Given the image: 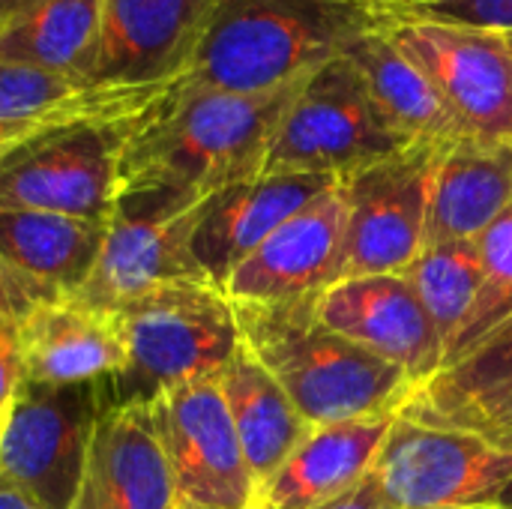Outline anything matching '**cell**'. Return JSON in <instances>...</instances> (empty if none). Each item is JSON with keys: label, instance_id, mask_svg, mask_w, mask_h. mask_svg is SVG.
<instances>
[{"label": "cell", "instance_id": "cell-29", "mask_svg": "<svg viewBox=\"0 0 512 509\" xmlns=\"http://www.w3.org/2000/svg\"><path fill=\"white\" fill-rule=\"evenodd\" d=\"M378 9L402 18L450 21L512 33V0H384Z\"/></svg>", "mask_w": 512, "mask_h": 509}, {"label": "cell", "instance_id": "cell-25", "mask_svg": "<svg viewBox=\"0 0 512 509\" xmlns=\"http://www.w3.org/2000/svg\"><path fill=\"white\" fill-rule=\"evenodd\" d=\"M219 393L225 399L249 474L258 489L300 447L312 426L300 417L285 390L243 345L219 375Z\"/></svg>", "mask_w": 512, "mask_h": 509}, {"label": "cell", "instance_id": "cell-12", "mask_svg": "<svg viewBox=\"0 0 512 509\" xmlns=\"http://www.w3.org/2000/svg\"><path fill=\"white\" fill-rule=\"evenodd\" d=\"M180 509H252L255 480L219 393V378L195 381L150 402Z\"/></svg>", "mask_w": 512, "mask_h": 509}, {"label": "cell", "instance_id": "cell-32", "mask_svg": "<svg viewBox=\"0 0 512 509\" xmlns=\"http://www.w3.org/2000/svg\"><path fill=\"white\" fill-rule=\"evenodd\" d=\"M318 509H390V504L384 501V495L378 492V486L366 477L354 489H348L345 495L327 501L324 507Z\"/></svg>", "mask_w": 512, "mask_h": 509}, {"label": "cell", "instance_id": "cell-13", "mask_svg": "<svg viewBox=\"0 0 512 509\" xmlns=\"http://www.w3.org/2000/svg\"><path fill=\"white\" fill-rule=\"evenodd\" d=\"M219 0H102L93 87L159 90L180 81Z\"/></svg>", "mask_w": 512, "mask_h": 509}, {"label": "cell", "instance_id": "cell-15", "mask_svg": "<svg viewBox=\"0 0 512 509\" xmlns=\"http://www.w3.org/2000/svg\"><path fill=\"white\" fill-rule=\"evenodd\" d=\"M342 180L279 225L222 285L231 303H288L321 297L342 279Z\"/></svg>", "mask_w": 512, "mask_h": 509}, {"label": "cell", "instance_id": "cell-17", "mask_svg": "<svg viewBox=\"0 0 512 509\" xmlns=\"http://www.w3.org/2000/svg\"><path fill=\"white\" fill-rule=\"evenodd\" d=\"M72 509H180L150 405H111L102 414Z\"/></svg>", "mask_w": 512, "mask_h": 509}, {"label": "cell", "instance_id": "cell-27", "mask_svg": "<svg viewBox=\"0 0 512 509\" xmlns=\"http://www.w3.org/2000/svg\"><path fill=\"white\" fill-rule=\"evenodd\" d=\"M408 282L414 285L420 303L426 306L444 354L456 339L459 327L471 315L480 285H483V258L477 240H444L423 243L420 255L408 267Z\"/></svg>", "mask_w": 512, "mask_h": 509}, {"label": "cell", "instance_id": "cell-40", "mask_svg": "<svg viewBox=\"0 0 512 509\" xmlns=\"http://www.w3.org/2000/svg\"><path fill=\"white\" fill-rule=\"evenodd\" d=\"M507 36H510V42H512V33H507Z\"/></svg>", "mask_w": 512, "mask_h": 509}, {"label": "cell", "instance_id": "cell-6", "mask_svg": "<svg viewBox=\"0 0 512 509\" xmlns=\"http://www.w3.org/2000/svg\"><path fill=\"white\" fill-rule=\"evenodd\" d=\"M414 141L402 135L342 54L303 78L273 132L264 174H321L345 180Z\"/></svg>", "mask_w": 512, "mask_h": 509}, {"label": "cell", "instance_id": "cell-5", "mask_svg": "<svg viewBox=\"0 0 512 509\" xmlns=\"http://www.w3.org/2000/svg\"><path fill=\"white\" fill-rule=\"evenodd\" d=\"M162 90L45 126L3 150L0 210H45L108 222L120 195L129 126Z\"/></svg>", "mask_w": 512, "mask_h": 509}, {"label": "cell", "instance_id": "cell-23", "mask_svg": "<svg viewBox=\"0 0 512 509\" xmlns=\"http://www.w3.org/2000/svg\"><path fill=\"white\" fill-rule=\"evenodd\" d=\"M108 222L45 210H0V258L51 291L78 294L105 246Z\"/></svg>", "mask_w": 512, "mask_h": 509}, {"label": "cell", "instance_id": "cell-39", "mask_svg": "<svg viewBox=\"0 0 512 509\" xmlns=\"http://www.w3.org/2000/svg\"><path fill=\"white\" fill-rule=\"evenodd\" d=\"M3 423H6V411L0 414V432H3Z\"/></svg>", "mask_w": 512, "mask_h": 509}, {"label": "cell", "instance_id": "cell-9", "mask_svg": "<svg viewBox=\"0 0 512 509\" xmlns=\"http://www.w3.org/2000/svg\"><path fill=\"white\" fill-rule=\"evenodd\" d=\"M381 21L390 39L426 72L465 135L512 144V42L507 33L387 12H381Z\"/></svg>", "mask_w": 512, "mask_h": 509}, {"label": "cell", "instance_id": "cell-20", "mask_svg": "<svg viewBox=\"0 0 512 509\" xmlns=\"http://www.w3.org/2000/svg\"><path fill=\"white\" fill-rule=\"evenodd\" d=\"M396 417L498 441L501 429L512 420V318L495 327L456 366L414 387Z\"/></svg>", "mask_w": 512, "mask_h": 509}, {"label": "cell", "instance_id": "cell-31", "mask_svg": "<svg viewBox=\"0 0 512 509\" xmlns=\"http://www.w3.org/2000/svg\"><path fill=\"white\" fill-rule=\"evenodd\" d=\"M21 384V360H18V321L0 318V414L9 408L15 390Z\"/></svg>", "mask_w": 512, "mask_h": 509}, {"label": "cell", "instance_id": "cell-34", "mask_svg": "<svg viewBox=\"0 0 512 509\" xmlns=\"http://www.w3.org/2000/svg\"><path fill=\"white\" fill-rule=\"evenodd\" d=\"M495 444H501V447H507V450H512V420L501 429V435H498V441Z\"/></svg>", "mask_w": 512, "mask_h": 509}, {"label": "cell", "instance_id": "cell-3", "mask_svg": "<svg viewBox=\"0 0 512 509\" xmlns=\"http://www.w3.org/2000/svg\"><path fill=\"white\" fill-rule=\"evenodd\" d=\"M378 21L345 0H219L189 81L240 96L279 93L309 78Z\"/></svg>", "mask_w": 512, "mask_h": 509}, {"label": "cell", "instance_id": "cell-16", "mask_svg": "<svg viewBox=\"0 0 512 509\" xmlns=\"http://www.w3.org/2000/svg\"><path fill=\"white\" fill-rule=\"evenodd\" d=\"M321 174H258L207 195L192 231V255L219 288L294 213L333 189Z\"/></svg>", "mask_w": 512, "mask_h": 509}, {"label": "cell", "instance_id": "cell-28", "mask_svg": "<svg viewBox=\"0 0 512 509\" xmlns=\"http://www.w3.org/2000/svg\"><path fill=\"white\" fill-rule=\"evenodd\" d=\"M483 258V285L480 297L459 327L456 339L444 354V369L456 366L468 351H474L495 327L512 318V204L489 225L477 240Z\"/></svg>", "mask_w": 512, "mask_h": 509}, {"label": "cell", "instance_id": "cell-19", "mask_svg": "<svg viewBox=\"0 0 512 509\" xmlns=\"http://www.w3.org/2000/svg\"><path fill=\"white\" fill-rule=\"evenodd\" d=\"M396 417L312 426L300 447L255 489L252 509H318L369 477Z\"/></svg>", "mask_w": 512, "mask_h": 509}, {"label": "cell", "instance_id": "cell-38", "mask_svg": "<svg viewBox=\"0 0 512 509\" xmlns=\"http://www.w3.org/2000/svg\"><path fill=\"white\" fill-rule=\"evenodd\" d=\"M462 509H507V507H501V504H489V507H462Z\"/></svg>", "mask_w": 512, "mask_h": 509}, {"label": "cell", "instance_id": "cell-8", "mask_svg": "<svg viewBox=\"0 0 512 509\" xmlns=\"http://www.w3.org/2000/svg\"><path fill=\"white\" fill-rule=\"evenodd\" d=\"M369 480L390 509L489 507L512 480V450L474 432L396 417Z\"/></svg>", "mask_w": 512, "mask_h": 509}, {"label": "cell", "instance_id": "cell-4", "mask_svg": "<svg viewBox=\"0 0 512 509\" xmlns=\"http://www.w3.org/2000/svg\"><path fill=\"white\" fill-rule=\"evenodd\" d=\"M111 315L126 348V366L111 378L114 405H150L177 387L213 381L240 348L234 303L210 279L153 285Z\"/></svg>", "mask_w": 512, "mask_h": 509}, {"label": "cell", "instance_id": "cell-11", "mask_svg": "<svg viewBox=\"0 0 512 509\" xmlns=\"http://www.w3.org/2000/svg\"><path fill=\"white\" fill-rule=\"evenodd\" d=\"M441 144H411L342 180V279L408 273L426 243L429 183Z\"/></svg>", "mask_w": 512, "mask_h": 509}, {"label": "cell", "instance_id": "cell-10", "mask_svg": "<svg viewBox=\"0 0 512 509\" xmlns=\"http://www.w3.org/2000/svg\"><path fill=\"white\" fill-rule=\"evenodd\" d=\"M201 201L171 192H123L102 255L87 285L72 294L99 312H117L132 297L174 279H207L192 255Z\"/></svg>", "mask_w": 512, "mask_h": 509}, {"label": "cell", "instance_id": "cell-22", "mask_svg": "<svg viewBox=\"0 0 512 509\" xmlns=\"http://www.w3.org/2000/svg\"><path fill=\"white\" fill-rule=\"evenodd\" d=\"M99 45L102 0H21L0 21V63L81 84L93 81Z\"/></svg>", "mask_w": 512, "mask_h": 509}, {"label": "cell", "instance_id": "cell-36", "mask_svg": "<svg viewBox=\"0 0 512 509\" xmlns=\"http://www.w3.org/2000/svg\"><path fill=\"white\" fill-rule=\"evenodd\" d=\"M18 3H21V0H0V21H3V18H6Z\"/></svg>", "mask_w": 512, "mask_h": 509}, {"label": "cell", "instance_id": "cell-37", "mask_svg": "<svg viewBox=\"0 0 512 509\" xmlns=\"http://www.w3.org/2000/svg\"><path fill=\"white\" fill-rule=\"evenodd\" d=\"M345 3H357V6H369V9H378L384 0H345Z\"/></svg>", "mask_w": 512, "mask_h": 509}, {"label": "cell", "instance_id": "cell-35", "mask_svg": "<svg viewBox=\"0 0 512 509\" xmlns=\"http://www.w3.org/2000/svg\"><path fill=\"white\" fill-rule=\"evenodd\" d=\"M498 504H501V507L512 509V480H510V483H507V486H504V492H501Z\"/></svg>", "mask_w": 512, "mask_h": 509}, {"label": "cell", "instance_id": "cell-7", "mask_svg": "<svg viewBox=\"0 0 512 509\" xmlns=\"http://www.w3.org/2000/svg\"><path fill=\"white\" fill-rule=\"evenodd\" d=\"M111 405V378L60 387L21 381L0 432V477L39 509H72L96 423Z\"/></svg>", "mask_w": 512, "mask_h": 509}, {"label": "cell", "instance_id": "cell-33", "mask_svg": "<svg viewBox=\"0 0 512 509\" xmlns=\"http://www.w3.org/2000/svg\"><path fill=\"white\" fill-rule=\"evenodd\" d=\"M0 509H39L21 489H15L9 480L0 477Z\"/></svg>", "mask_w": 512, "mask_h": 509}, {"label": "cell", "instance_id": "cell-30", "mask_svg": "<svg viewBox=\"0 0 512 509\" xmlns=\"http://www.w3.org/2000/svg\"><path fill=\"white\" fill-rule=\"evenodd\" d=\"M42 300H54V294L45 291L42 285H36L33 279H27L24 273H18L15 267H9L0 258V318L21 321Z\"/></svg>", "mask_w": 512, "mask_h": 509}, {"label": "cell", "instance_id": "cell-14", "mask_svg": "<svg viewBox=\"0 0 512 509\" xmlns=\"http://www.w3.org/2000/svg\"><path fill=\"white\" fill-rule=\"evenodd\" d=\"M318 315L339 336L405 369L414 387L444 369V342L402 273L339 279L318 297Z\"/></svg>", "mask_w": 512, "mask_h": 509}, {"label": "cell", "instance_id": "cell-26", "mask_svg": "<svg viewBox=\"0 0 512 509\" xmlns=\"http://www.w3.org/2000/svg\"><path fill=\"white\" fill-rule=\"evenodd\" d=\"M141 93H153V90L90 87L51 72L0 63V153L45 126L90 111H102L108 105L135 99Z\"/></svg>", "mask_w": 512, "mask_h": 509}, {"label": "cell", "instance_id": "cell-24", "mask_svg": "<svg viewBox=\"0 0 512 509\" xmlns=\"http://www.w3.org/2000/svg\"><path fill=\"white\" fill-rule=\"evenodd\" d=\"M345 57L363 75L381 111L414 144H447L465 138L462 126L456 123L426 72L390 39L381 12L378 21L345 48Z\"/></svg>", "mask_w": 512, "mask_h": 509}, {"label": "cell", "instance_id": "cell-21", "mask_svg": "<svg viewBox=\"0 0 512 509\" xmlns=\"http://www.w3.org/2000/svg\"><path fill=\"white\" fill-rule=\"evenodd\" d=\"M512 204V144L456 138L438 147L426 243L480 240L489 225Z\"/></svg>", "mask_w": 512, "mask_h": 509}, {"label": "cell", "instance_id": "cell-18", "mask_svg": "<svg viewBox=\"0 0 512 509\" xmlns=\"http://www.w3.org/2000/svg\"><path fill=\"white\" fill-rule=\"evenodd\" d=\"M18 360L24 384L108 381L126 366V348L114 315L78 297L36 303L18 321Z\"/></svg>", "mask_w": 512, "mask_h": 509}, {"label": "cell", "instance_id": "cell-1", "mask_svg": "<svg viewBox=\"0 0 512 509\" xmlns=\"http://www.w3.org/2000/svg\"><path fill=\"white\" fill-rule=\"evenodd\" d=\"M297 84L240 96L186 75L168 84L129 126L120 159L123 192H171L189 201L264 174L273 132Z\"/></svg>", "mask_w": 512, "mask_h": 509}, {"label": "cell", "instance_id": "cell-2", "mask_svg": "<svg viewBox=\"0 0 512 509\" xmlns=\"http://www.w3.org/2000/svg\"><path fill=\"white\" fill-rule=\"evenodd\" d=\"M240 345L270 372L309 426L396 417L414 390L405 369L330 330L318 297L234 303Z\"/></svg>", "mask_w": 512, "mask_h": 509}]
</instances>
